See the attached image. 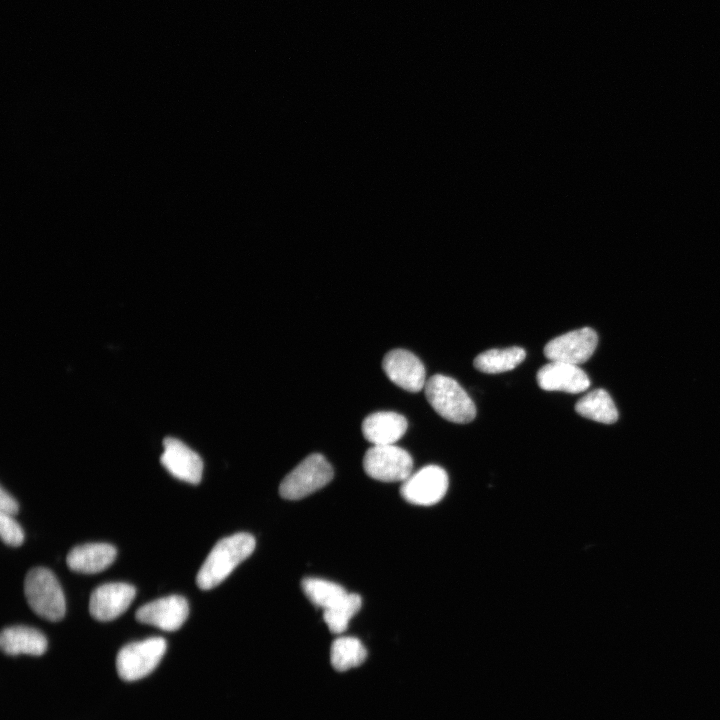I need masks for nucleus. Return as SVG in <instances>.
Returning a JSON list of instances; mask_svg holds the SVG:
<instances>
[{
    "label": "nucleus",
    "mask_w": 720,
    "mask_h": 720,
    "mask_svg": "<svg viewBox=\"0 0 720 720\" xmlns=\"http://www.w3.org/2000/svg\"><path fill=\"white\" fill-rule=\"evenodd\" d=\"M189 614L187 600L180 595H170L141 606L135 613L140 623L156 626L164 631L178 630Z\"/></svg>",
    "instance_id": "nucleus-10"
},
{
    "label": "nucleus",
    "mask_w": 720,
    "mask_h": 720,
    "mask_svg": "<svg viewBox=\"0 0 720 720\" xmlns=\"http://www.w3.org/2000/svg\"><path fill=\"white\" fill-rule=\"evenodd\" d=\"M363 468L368 476L383 482H403L413 470L411 455L394 445H373L363 458Z\"/></svg>",
    "instance_id": "nucleus-6"
},
{
    "label": "nucleus",
    "mask_w": 720,
    "mask_h": 720,
    "mask_svg": "<svg viewBox=\"0 0 720 720\" xmlns=\"http://www.w3.org/2000/svg\"><path fill=\"white\" fill-rule=\"evenodd\" d=\"M301 585L310 602L323 610L333 606L348 593L339 584L319 578H305Z\"/></svg>",
    "instance_id": "nucleus-20"
},
{
    "label": "nucleus",
    "mask_w": 720,
    "mask_h": 720,
    "mask_svg": "<svg viewBox=\"0 0 720 720\" xmlns=\"http://www.w3.org/2000/svg\"><path fill=\"white\" fill-rule=\"evenodd\" d=\"M163 448L160 462L171 475L191 484L201 481L203 461L195 451L172 437L163 440Z\"/></svg>",
    "instance_id": "nucleus-12"
},
{
    "label": "nucleus",
    "mask_w": 720,
    "mask_h": 720,
    "mask_svg": "<svg viewBox=\"0 0 720 720\" xmlns=\"http://www.w3.org/2000/svg\"><path fill=\"white\" fill-rule=\"evenodd\" d=\"M525 357V350L518 346L502 349L495 348L477 355L473 361V365L478 371L483 373H502L517 367Z\"/></svg>",
    "instance_id": "nucleus-18"
},
{
    "label": "nucleus",
    "mask_w": 720,
    "mask_h": 720,
    "mask_svg": "<svg viewBox=\"0 0 720 720\" xmlns=\"http://www.w3.org/2000/svg\"><path fill=\"white\" fill-rule=\"evenodd\" d=\"M448 487L449 478L446 471L438 465H427L403 481L400 492L409 503L430 506L443 499Z\"/></svg>",
    "instance_id": "nucleus-7"
},
{
    "label": "nucleus",
    "mask_w": 720,
    "mask_h": 720,
    "mask_svg": "<svg viewBox=\"0 0 720 720\" xmlns=\"http://www.w3.org/2000/svg\"><path fill=\"white\" fill-rule=\"evenodd\" d=\"M382 367L387 377L398 387L419 392L426 384V371L420 359L405 349H393L383 358Z\"/></svg>",
    "instance_id": "nucleus-9"
},
{
    "label": "nucleus",
    "mask_w": 720,
    "mask_h": 720,
    "mask_svg": "<svg viewBox=\"0 0 720 720\" xmlns=\"http://www.w3.org/2000/svg\"><path fill=\"white\" fill-rule=\"evenodd\" d=\"M361 597L356 593H347L333 606L323 610V619L332 633H341L347 629L350 619L359 611Z\"/></svg>",
    "instance_id": "nucleus-21"
},
{
    "label": "nucleus",
    "mask_w": 720,
    "mask_h": 720,
    "mask_svg": "<svg viewBox=\"0 0 720 720\" xmlns=\"http://www.w3.org/2000/svg\"><path fill=\"white\" fill-rule=\"evenodd\" d=\"M24 594L38 616L49 621H59L64 617L65 596L56 576L48 568L35 567L27 572Z\"/></svg>",
    "instance_id": "nucleus-3"
},
{
    "label": "nucleus",
    "mask_w": 720,
    "mask_h": 720,
    "mask_svg": "<svg viewBox=\"0 0 720 720\" xmlns=\"http://www.w3.org/2000/svg\"><path fill=\"white\" fill-rule=\"evenodd\" d=\"M424 390L427 401L442 418L460 424L475 418L474 402L453 378L435 374L426 381Z\"/></svg>",
    "instance_id": "nucleus-2"
},
{
    "label": "nucleus",
    "mask_w": 720,
    "mask_h": 720,
    "mask_svg": "<svg viewBox=\"0 0 720 720\" xmlns=\"http://www.w3.org/2000/svg\"><path fill=\"white\" fill-rule=\"evenodd\" d=\"M408 427L404 416L393 411H379L366 416L362 422L364 438L373 445L394 444Z\"/></svg>",
    "instance_id": "nucleus-14"
},
{
    "label": "nucleus",
    "mask_w": 720,
    "mask_h": 720,
    "mask_svg": "<svg viewBox=\"0 0 720 720\" xmlns=\"http://www.w3.org/2000/svg\"><path fill=\"white\" fill-rule=\"evenodd\" d=\"M19 506L17 501L9 495L3 487L0 488V513L13 516L17 514Z\"/></svg>",
    "instance_id": "nucleus-23"
},
{
    "label": "nucleus",
    "mask_w": 720,
    "mask_h": 720,
    "mask_svg": "<svg viewBox=\"0 0 720 720\" xmlns=\"http://www.w3.org/2000/svg\"><path fill=\"white\" fill-rule=\"evenodd\" d=\"M366 656V648L354 637L337 638L331 645L330 661L338 671H346L361 665Z\"/></svg>",
    "instance_id": "nucleus-19"
},
{
    "label": "nucleus",
    "mask_w": 720,
    "mask_h": 720,
    "mask_svg": "<svg viewBox=\"0 0 720 720\" xmlns=\"http://www.w3.org/2000/svg\"><path fill=\"white\" fill-rule=\"evenodd\" d=\"M598 343L597 333L589 327L572 330L550 340L544 347V355L551 361L579 365L594 353Z\"/></svg>",
    "instance_id": "nucleus-8"
},
{
    "label": "nucleus",
    "mask_w": 720,
    "mask_h": 720,
    "mask_svg": "<svg viewBox=\"0 0 720 720\" xmlns=\"http://www.w3.org/2000/svg\"><path fill=\"white\" fill-rule=\"evenodd\" d=\"M2 651L11 656L28 654L42 655L47 649L46 637L37 629L13 626L3 629L0 636Z\"/></svg>",
    "instance_id": "nucleus-16"
},
{
    "label": "nucleus",
    "mask_w": 720,
    "mask_h": 720,
    "mask_svg": "<svg viewBox=\"0 0 720 720\" xmlns=\"http://www.w3.org/2000/svg\"><path fill=\"white\" fill-rule=\"evenodd\" d=\"M255 548V539L248 533H236L222 538L211 549L200 567L196 584L202 590L218 586Z\"/></svg>",
    "instance_id": "nucleus-1"
},
{
    "label": "nucleus",
    "mask_w": 720,
    "mask_h": 720,
    "mask_svg": "<svg viewBox=\"0 0 720 720\" xmlns=\"http://www.w3.org/2000/svg\"><path fill=\"white\" fill-rule=\"evenodd\" d=\"M135 595V587L127 583L100 585L91 593L89 612L96 620H113L127 610Z\"/></svg>",
    "instance_id": "nucleus-11"
},
{
    "label": "nucleus",
    "mask_w": 720,
    "mask_h": 720,
    "mask_svg": "<svg viewBox=\"0 0 720 720\" xmlns=\"http://www.w3.org/2000/svg\"><path fill=\"white\" fill-rule=\"evenodd\" d=\"M539 387L545 391L580 393L587 390L590 380L578 365L551 361L542 366L536 375Z\"/></svg>",
    "instance_id": "nucleus-13"
},
{
    "label": "nucleus",
    "mask_w": 720,
    "mask_h": 720,
    "mask_svg": "<svg viewBox=\"0 0 720 720\" xmlns=\"http://www.w3.org/2000/svg\"><path fill=\"white\" fill-rule=\"evenodd\" d=\"M575 411L582 417L605 424H612L618 419L617 408L604 389H595L580 398L575 404Z\"/></svg>",
    "instance_id": "nucleus-17"
},
{
    "label": "nucleus",
    "mask_w": 720,
    "mask_h": 720,
    "mask_svg": "<svg viewBox=\"0 0 720 720\" xmlns=\"http://www.w3.org/2000/svg\"><path fill=\"white\" fill-rule=\"evenodd\" d=\"M333 475L332 466L321 454H310L284 477L279 493L284 499L299 500L324 487Z\"/></svg>",
    "instance_id": "nucleus-4"
},
{
    "label": "nucleus",
    "mask_w": 720,
    "mask_h": 720,
    "mask_svg": "<svg viewBox=\"0 0 720 720\" xmlns=\"http://www.w3.org/2000/svg\"><path fill=\"white\" fill-rule=\"evenodd\" d=\"M116 548L108 543H87L72 548L66 557L70 570L94 574L105 570L116 558Z\"/></svg>",
    "instance_id": "nucleus-15"
},
{
    "label": "nucleus",
    "mask_w": 720,
    "mask_h": 720,
    "mask_svg": "<svg viewBox=\"0 0 720 720\" xmlns=\"http://www.w3.org/2000/svg\"><path fill=\"white\" fill-rule=\"evenodd\" d=\"M167 648L162 637H151L123 646L116 657V669L124 681L139 680L159 664Z\"/></svg>",
    "instance_id": "nucleus-5"
},
{
    "label": "nucleus",
    "mask_w": 720,
    "mask_h": 720,
    "mask_svg": "<svg viewBox=\"0 0 720 720\" xmlns=\"http://www.w3.org/2000/svg\"><path fill=\"white\" fill-rule=\"evenodd\" d=\"M0 536L2 541L10 546H20L24 541L21 526L12 516L0 513Z\"/></svg>",
    "instance_id": "nucleus-22"
}]
</instances>
